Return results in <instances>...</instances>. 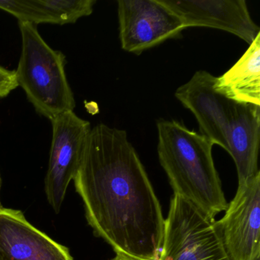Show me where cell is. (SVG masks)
<instances>
[{"label": "cell", "mask_w": 260, "mask_h": 260, "mask_svg": "<svg viewBox=\"0 0 260 260\" xmlns=\"http://www.w3.org/2000/svg\"><path fill=\"white\" fill-rule=\"evenodd\" d=\"M0 188H1V177H0ZM2 206V205H1V202H0V208H1Z\"/></svg>", "instance_id": "2e32d148"}, {"label": "cell", "mask_w": 260, "mask_h": 260, "mask_svg": "<svg viewBox=\"0 0 260 260\" xmlns=\"http://www.w3.org/2000/svg\"><path fill=\"white\" fill-rule=\"evenodd\" d=\"M222 218L216 220L231 260H259L260 172L238 184Z\"/></svg>", "instance_id": "ba28073f"}, {"label": "cell", "mask_w": 260, "mask_h": 260, "mask_svg": "<svg viewBox=\"0 0 260 260\" xmlns=\"http://www.w3.org/2000/svg\"><path fill=\"white\" fill-rule=\"evenodd\" d=\"M52 19L54 25L75 23L93 12L95 0H36Z\"/></svg>", "instance_id": "7c38bea8"}, {"label": "cell", "mask_w": 260, "mask_h": 260, "mask_svg": "<svg viewBox=\"0 0 260 260\" xmlns=\"http://www.w3.org/2000/svg\"><path fill=\"white\" fill-rule=\"evenodd\" d=\"M118 16L121 48L138 55L186 28L160 0H120Z\"/></svg>", "instance_id": "52a82bcc"}, {"label": "cell", "mask_w": 260, "mask_h": 260, "mask_svg": "<svg viewBox=\"0 0 260 260\" xmlns=\"http://www.w3.org/2000/svg\"><path fill=\"white\" fill-rule=\"evenodd\" d=\"M185 28L208 27L235 35L250 45L260 29L244 0H160Z\"/></svg>", "instance_id": "9c48e42d"}, {"label": "cell", "mask_w": 260, "mask_h": 260, "mask_svg": "<svg viewBox=\"0 0 260 260\" xmlns=\"http://www.w3.org/2000/svg\"><path fill=\"white\" fill-rule=\"evenodd\" d=\"M156 127L158 157L173 194L214 219L228 203L213 159L214 144L177 121L161 119Z\"/></svg>", "instance_id": "3957f363"}, {"label": "cell", "mask_w": 260, "mask_h": 260, "mask_svg": "<svg viewBox=\"0 0 260 260\" xmlns=\"http://www.w3.org/2000/svg\"><path fill=\"white\" fill-rule=\"evenodd\" d=\"M22 51L16 70L19 86L40 115L51 120L74 111L76 101L65 72L66 57L53 49L37 25L19 23Z\"/></svg>", "instance_id": "277c9868"}, {"label": "cell", "mask_w": 260, "mask_h": 260, "mask_svg": "<svg viewBox=\"0 0 260 260\" xmlns=\"http://www.w3.org/2000/svg\"><path fill=\"white\" fill-rule=\"evenodd\" d=\"M0 10L13 15L19 23L53 24L51 18L36 0H0Z\"/></svg>", "instance_id": "4fadbf2b"}, {"label": "cell", "mask_w": 260, "mask_h": 260, "mask_svg": "<svg viewBox=\"0 0 260 260\" xmlns=\"http://www.w3.org/2000/svg\"><path fill=\"white\" fill-rule=\"evenodd\" d=\"M52 141L45 191L48 203L56 213L63 205L67 190L78 170L83 149L90 132V123L74 111L51 120Z\"/></svg>", "instance_id": "8992f818"}, {"label": "cell", "mask_w": 260, "mask_h": 260, "mask_svg": "<svg viewBox=\"0 0 260 260\" xmlns=\"http://www.w3.org/2000/svg\"><path fill=\"white\" fill-rule=\"evenodd\" d=\"M88 223L116 255L155 260L165 219L151 182L127 132L92 127L74 179Z\"/></svg>", "instance_id": "6da1fadb"}, {"label": "cell", "mask_w": 260, "mask_h": 260, "mask_svg": "<svg viewBox=\"0 0 260 260\" xmlns=\"http://www.w3.org/2000/svg\"><path fill=\"white\" fill-rule=\"evenodd\" d=\"M112 260H133L131 258H125V257L121 256V255H116L115 258H112Z\"/></svg>", "instance_id": "9a60e30c"}, {"label": "cell", "mask_w": 260, "mask_h": 260, "mask_svg": "<svg viewBox=\"0 0 260 260\" xmlns=\"http://www.w3.org/2000/svg\"><path fill=\"white\" fill-rule=\"evenodd\" d=\"M0 260H74L69 249L39 231L19 210L0 208Z\"/></svg>", "instance_id": "30bf717a"}, {"label": "cell", "mask_w": 260, "mask_h": 260, "mask_svg": "<svg viewBox=\"0 0 260 260\" xmlns=\"http://www.w3.org/2000/svg\"><path fill=\"white\" fill-rule=\"evenodd\" d=\"M155 260H231L211 218L173 194L164 223V238Z\"/></svg>", "instance_id": "5b68a950"}, {"label": "cell", "mask_w": 260, "mask_h": 260, "mask_svg": "<svg viewBox=\"0 0 260 260\" xmlns=\"http://www.w3.org/2000/svg\"><path fill=\"white\" fill-rule=\"evenodd\" d=\"M215 86L231 100L260 106V34L236 64L216 77Z\"/></svg>", "instance_id": "8fae6325"}, {"label": "cell", "mask_w": 260, "mask_h": 260, "mask_svg": "<svg viewBox=\"0 0 260 260\" xmlns=\"http://www.w3.org/2000/svg\"><path fill=\"white\" fill-rule=\"evenodd\" d=\"M19 87L16 70L10 71L0 66V99L8 96Z\"/></svg>", "instance_id": "5bb4252c"}, {"label": "cell", "mask_w": 260, "mask_h": 260, "mask_svg": "<svg viewBox=\"0 0 260 260\" xmlns=\"http://www.w3.org/2000/svg\"><path fill=\"white\" fill-rule=\"evenodd\" d=\"M215 83V77L197 71L175 96L194 115L201 134L232 156L241 184L260 172V106L228 98Z\"/></svg>", "instance_id": "7a4b0ae2"}]
</instances>
